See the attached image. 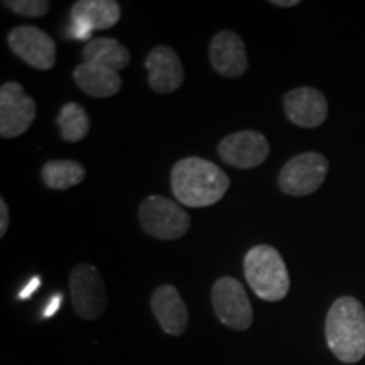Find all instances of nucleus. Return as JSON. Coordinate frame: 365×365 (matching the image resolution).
<instances>
[{"instance_id":"1","label":"nucleus","mask_w":365,"mask_h":365,"mask_svg":"<svg viewBox=\"0 0 365 365\" xmlns=\"http://www.w3.org/2000/svg\"><path fill=\"white\" fill-rule=\"evenodd\" d=\"M230 180L217 164L203 158H185L173 166L171 190L185 207L203 208L215 205L227 193Z\"/></svg>"},{"instance_id":"2","label":"nucleus","mask_w":365,"mask_h":365,"mask_svg":"<svg viewBox=\"0 0 365 365\" xmlns=\"http://www.w3.org/2000/svg\"><path fill=\"white\" fill-rule=\"evenodd\" d=\"M328 349L344 364H355L365 355V309L359 299L344 296L327 314Z\"/></svg>"},{"instance_id":"3","label":"nucleus","mask_w":365,"mask_h":365,"mask_svg":"<svg viewBox=\"0 0 365 365\" xmlns=\"http://www.w3.org/2000/svg\"><path fill=\"white\" fill-rule=\"evenodd\" d=\"M244 272L259 298L276 303L289 293V272L281 254L271 245H255L245 254Z\"/></svg>"},{"instance_id":"4","label":"nucleus","mask_w":365,"mask_h":365,"mask_svg":"<svg viewBox=\"0 0 365 365\" xmlns=\"http://www.w3.org/2000/svg\"><path fill=\"white\" fill-rule=\"evenodd\" d=\"M139 220L145 234L161 240L181 239L191 225L190 215L180 205L159 195H150L140 203Z\"/></svg>"},{"instance_id":"5","label":"nucleus","mask_w":365,"mask_h":365,"mask_svg":"<svg viewBox=\"0 0 365 365\" xmlns=\"http://www.w3.org/2000/svg\"><path fill=\"white\" fill-rule=\"evenodd\" d=\"M328 159L318 153H303L289 159L279 173V188L289 196H308L322 188L328 175Z\"/></svg>"},{"instance_id":"6","label":"nucleus","mask_w":365,"mask_h":365,"mask_svg":"<svg viewBox=\"0 0 365 365\" xmlns=\"http://www.w3.org/2000/svg\"><path fill=\"white\" fill-rule=\"evenodd\" d=\"M212 303L218 319L235 331L252 327L254 312L244 286L235 277H220L212 287Z\"/></svg>"},{"instance_id":"7","label":"nucleus","mask_w":365,"mask_h":365,"mask_svg":"<svg viewBox=\"0 0 365 365\" xmlns=\"http://www.w3.org/2000/svg\"><path fill=\"white\" fill-rule=\"evenodd\" d=\"M71 303L83 319H98L107 309V289L102 274L93 264H78L70 276Z\"/></svg>"},{"instance_id":"8","label":"nucleus","mask_w":365,"mask_h":365,"mask_svg":"<svg viewBox=\"0 0 365 365\" xmlns=\"http://www.w3.org/2000/svg\"><path fill=\"white\" fill-rule=\"evenodd\" d=\"M36 118V102L21 83L7 81L0 88V135L14 139L27 132Z\"/></svg>"},{"instance_id":"9","label":"nucleus","mask_w":365,"mask_h":365,"mask_svg":"<svg viewBox=\"0 0 365 365\" xmlns=\"http://www.w3.org/2000/svg\"><path fill=\"white\" fill-rule=\"evenodd\" d=\"M9 48L36 70H51L56 65V43L34 26L14 27L7 38Z\"/></svg>"},{"instance_id":"10","label":"nucleus","mask_w":365,"mask_h":365,"mask_svg":"<svg viewBox=\"0 0 365 365\" xmlns=\"http://www.w3.org/2000/svg\"><path fill=\"white\" fill-rule=\"evenodd\" d=\"M269 143L261 132L240 130L227 135L218 144V156L239 170H252L261 166L269 156Z\"/></svg>"},{"instance_id":"11","label":"nucleus","mask_w":365,"mask_h":365,"mask_svg":"<svg viewBox=\"0 0 365 365\" xmlns=\"http://www.w3.org/2000/svg\"><path fill=\"white\" fill-rule=\"evenodd\" d=\"M284 113L294 125L314 129L327 120L328 102L319 90L301 86L284 95Z\"/></svg>"},{"instance_id":"12","label":"nucleus","mask_w":365,"mask_h":365,"mask_svg":"<svg viewBox=\"0 0 365 365\" xmlns=\"http://www.w3.org/2000/svg\"><path fill=\"white\" fill-rule=\"evenodd\" d=\"M210 63L218 75L240 78L247 71V53L244 41L232 31H220L210 43Z\"/></svg>"},{"instance_id":"13","label":"nucleus","mask_w":365,"mask_h":365,"mask_svg":"<svg viewBox=\"0 0 365 365\" xmlns=\"http://www.w3.org/2000/svg\"><path fill=\"white\" fill-rule=\"evenodd\" d=\"M149 86L156 93L168 95L176 91L185 81V70L176 51L168 46H158L145 58Z\"/></svg>"},{"instance_id":"14","label":"nucleus","mask_w":365,"mask_h":365,"mask_svg":"<svg viewBox=\"0 0 365 365\" xmlns=\"http://www.w3.org/2000/svg\"><path fill=\"white\" fill-rule=\"evenodd\" d=\"M150 309L168 335H182L188 327V308L175 286H159L150 298Z\"/></svg>"},{"instance_id":"15","label":"nucleus","mask_w":365,"mask_h":365,"mask_svg":"<svg viewBox=\"0 0 365 365\" xmlns=\"http://www.w3.org/2000/svg\"><path fill=\"white\" fill-rule=\"evenodd\" d=\"M73 80L81 91L95 98H108L120 91L122 80L117 71L83 61L73 71Z\"/></svg>"},{"instance_id":"16","label":"nucleus","mask_w":365,"mask_h":365,"mask_svg":"<svg viewBox=\"0 0 365 365\" xmlns=\"http://www.w3.org/2000/svg\"><path fill=\"white\" fill-rule=\"evenodd\" d=\"M120 19L115 0H78L71 7V22L86 29H110Z\"/></svg>"},{"instance_id":"17","label":"nucleus","mask_w":365,"mask_h":365,"mask_svg":"<svg viewBox=\"0 0 365 365\" xmlns=\"http://www.w3.org/2000/svg\"><path fill=\"white\" fill-rule=\"evenodd\" d=\"M83 59L108 70L120 71L130 65V53L124 44L113 38L91 39L83 48Z\"/></svg>"},{"instance_id":"18","label":"nucleus","mask_w":365,"mask_h":365,"mask_svg":"<svg viewBox=\"0 0 365 365\" xmlns=\"http://www.w3.org/2000/svg\"><path fill=\"white\" fill-rule=\"evenodd\" d=\"M86 170L78 161L71 159H54L43 166V181L51 190H68L85 180Z\"/></svg>"},{"instance_id":"19","label":"nucleus","mask_w":365,"mask_h":365,"mask_svg":"<svg viewBox=\"0 0 365 365\" xmlns=\"http://www.w3.org/2000/svg\"><path fill=\"white\" fill-rule=\"evenodd\" d=\"M58 125L61 130V137L66 143H80L90 132V117L85 107L70 102L59 110Z\"/></svg>"},{"instance_id":"20","label":"nucleus","mask_w":365,"mask_h":365,"mask_svg":"<svg viewBox=\"0 0 365 365\" xmlns=\"http://www.w3.org/2000/svg\"><path fill=\"white\" fill-rule=\"evenodd\" d=\"M4 6L26 17H43L49 12L48 0H4Z\"/></svg>"},{"instance_id":"21","label":"nucleus","mask_w":365,"mask_h":365,"mask_svg":"<svg viewBox=\"0 0 365 365\" xmlns=\"http://www.w3.org/2000/svg\"><path fill=\"white\" fill-rule=\"evenodd\" d=\"M9 228V207L6 203V200H0V237H4L7 234Z\"/></svg>"},{"instance_id":"22","label":"nucleus","mask_w":365,"mask_h":365,"mask_svg":"<svg viewBox=\"0 0 365 365\" xmlns=\"http://www.w3.org/2000/svg\"><path fill=\"white\" fill-rule=\"evenodd\" d=\"M61 304H63V294H54L53 298L49 299V303H48V307H46V309H44L43 317L44 318H51L53 314L58 312Z\"/></svg>"},{"instance_id":"23","label":"nucleus","mask_w":365,"mask_h":365,"mask_svg":"<svg viewBox=\"0 0 365 365\" xmlns=\"http://www.w3.org/2000/svg\"><path fill=\"white\" fill-rule=\"evenodd\" d=\"M39 286H41V279H39L38 276H34L33 279H31L29 282H27V286L24 287V289L21 291V293H19V298H22V299H27V298H29L31 294H33V293H36V291H38V287H39Z\"/></svg>"},{"instance_id":"24","label":"nucleus","mask_w":365,"mask_h":365,"mask_svg":"<svg viewBox=\"0 0 365 365\" xmlns=\"http://www.w3.org/2000/svg\"><path fill=\"white\" fill-rule=\"evenodd\" d=\"M271 6H276V7H282V9H287V7H294V6H299V0H271Z\"/></svg>"}]
</instances>
